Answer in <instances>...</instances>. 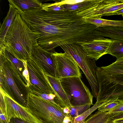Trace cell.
<instances>
[{
  "label": "cell",
  "instance_id": "cell-1",
  "mask_svg": "<svg viewBox=\"0 0 123 123\" xmlns=\"http://www.w3.org/2000/svg\"><path fill=\"white\" fill-rule=\"evenodd\" d=\"M97 27L74 12L64 10L48 12L41 28L48 51L53 52L58 46L69 44L81 45L101 38Z\"/></svg>",
  "mask_w": 123,
  "mask_h": 123
},
{
  "label": "cell",
  "instance_id": "cell-2",
  "mask_svg": "<svg viewBox=\"0 0 123 123\" xmlns=\"http://www.w3.org/2000/svg\"><path fill=\"white\" fill-rule=\"evenodd\" d=\"M4 44L7 51L22 61L28 59L38 45L32 32L19 13L9 28Z\"/></svg>",
  "mask_w": 123,
  "mask_h": 123
},
{
  "label": "cell",
  "instance_id": "cell-3",
  "mask_svg": "<svg viewBox=\"0 0 123 123\" xmlns=\"http://www.w3.org/2000/svg\"><path fill=\"white\" fill-rule=\"evenodd\" d=\"M0 90L20 105L26 107L29 91L27 83L11 61L0 50Z\"/></svg>",
  "mask_w": 123,
  "mask_h": 123
},
{
  "label": "cell",
  "instance_id": "cell-4",
  "mask_svg": "<svg viewBox=\"0 0 123 123\" xmlns=\"http://www.w3.org/2000/svg\"><path fill=\"white\" fill-rule=\"evenodd\" d=\"M26 108L43 123H73V118L70 113L64 112L58 104L45 100L30 91Z\"/></svg>",
  "mask_w": 123,
  "mask_h": 123
},
{
  "label": "cell",
  "instance_id": "cell-5",
  "mask_svg": "<svg viewBox=\"0 0 123 123\" xmlns=\"http://www.w3.org/2000/svg\"><path fill=\"white\" fill-rule=\"evenodd\" d=\"M60 47L65 52L72 56L82 70L90 86L92 94L97 100L99 86L96 74L98 67L96 61L88 56L80 45L69 44Z\"/></svg>",
  "mask_w": 123,
  "mask_h": 123
},
{
  "label": "cell",
  "instance_id": "cell-6",
  "mask_svg": "<svg viewBox=\"0 0 123 123\" xmlns=\"http://www.w3.org/2000/svg\"><path fill=\"white\" fill-rule=\"evenodd\" d=\"M96 74L99 86L97 101L115 98L123 101V73H108L98 67Z\"/></svg>",
  "mask_w": 123,
  "mask_h": 123
},
{
  "label": "cell",
  "instance_id": "cell-7",
  "mask_svg": "<svg viewBox=\"0 0 123 123\" xmlns=\"http://www.w3.org/2000/svg\"><path fill=\"white\" fill-rule=\"evenodd\" d=\"M60 80L72 106L93 105L94 97L80 77H68Z\"/></svg>",
  "mask_w": 123,
  "mask_h": 123
},
{
  "label": "cell",
  "instance_id": "cell-8",
  "mask_svg": "<svg viewBox=\"0 0 123 123\" xmlns=\"http://www.w3.org/2000/svg\"><path fill=\"white\" fill-rule=\"evenodd\" d=\"M0 111L9 123L12 118H17L26 123H43L35 117L27 108L16 102L0 90Z\"/></svg>",
  "mask_w": 123,
  "mask_h": 123
},
{
  "label": "cell",
  "instance_id": "cell-9",
  "mask_svg": "<svg viewBox=\"0 0 123 123\" xmlns=\"http://www.w3.org/2000/svg\"><path fill=\"white\" fill-rule=\"evenodd\" d=\"M55 77L60 79L73 77H81L77 64L70 54L66 52H51Z\"/></svg>",
  "mask_w": 123,
  "mask_h": 123
},
{
  "label": "cell",
  "instance_id": "cell-10",
  "mask_svg": "<svg viewBox=\"0 0 123 123\" xmlns=\"http://www.w3.org/2000/svg\"><path fill=\"white\" fill-rule=\"evenodd\" d=\"M27 64L31 84L29 90L53 94L46 74L41 68L31 57L27 60Z\"/></svg>",
  "mask_w": 123,
  "mask_h": 123
},
{
  "label": "cell",
  "instance_id": "cell-11",
  "mask_svg": "<svg viewBox=\"0 0 123 123\" xmlns=\"http://www.w3.org/2000/svg\"><path fill=\"white\" fill-rule=\"evenodd\" d=\"M112 40L105 38L94 40L81 46L87 55L96 61L106 54Z\"/></svg>",
  "mask_w": 123,
  "mask_h": 123
},
{
  "label": "cell",
  "instance_id": "cell-12",
  "mask_svg": "<svg viewBox=\"0 0 123 123\" xmlns=\"http://www.w3.org/2000/svg\"><path fill=\"white\" fill-rule=\"evenodd\" d=\"M51 52L47 51L38 45L35 48L31 57L45 74L55 77Z\"/></svg>",
  "mask_w": 123,
  "mask_h": 123
},
{
  "label": "cell",
  "instance_id": "cell-13",
  "mask_svg": "<svg viewBox=\"0 0 123 123\" xmlns=\"http://www.w3.org/2000/svg\"><path fill=\"white\" fill-rule=\"evenodd\" d=\"M47 78L55 96V102L62 108L72 107L65 91L62 85L60 79L46 74Z\"/></svg>",
  "mask_w": 123,
  "mask_h": 123
},
{
  "label": "cell",
  "instance_id": "cell-14",
  "mask_svg": "<svg viewBox=\"0 0 123 123\" xmlns=\"http://www.w3.org/2000/svg\"><path fill=\"white\" fill-rule=\"evenodd\" d=\"M123 8V0H100L96 7L93 18H101L105 15Z\"/></svg>",
  "mask_w": 123,
  "mask_h": 123
},
{
  "label": "cell",
  "instance_id": "cell-15",
  "mask_svg": "<svg viewBox=\"0 0 123 123\" xmlns=\"http://www.w3.org/2000/svg\"><path fill=\"white\" fill-rule=\"evenodd\" d=\"M9 9L0 29V44H4L5 36L9 29L14 21L19 11L9 4Z\"/></svg>",
  "mask_w": 123,
  "mask_h": 123
},
{
  "label": "cell",
  "instance_id": "cell-16",
  "mask_svg": "<svg viewBox=\"0 0 123 123\" xmlns=\"http://www.w3.org/2000/svg\"><path fill=\"white\" fill-rule=\"evenodd\" d=\"M9 4L19 12H26L42 8L43 4L37 0H8Z\"/></svg>",
  "mask_w": 123,
  "mask_h": 123
},
{
  "label": "cell",
  "instance_id": "cell-17",
  "mask_svg": "<svg viewBox=\"0 0 123 123\" xmlns=\"http://www.w3.org/2000/svg\"><path fill=\"white\" fill-rule=\"evenodd\" d=\"M99 35L112 40H123V27L106 26L99 27Z\"/></svg>",
  "mask_w": 123,
  "mask_h": 123
},
{
  "label": "cell",
  "instance_id": "cell-18",
  "mask_svg": "<svg viewBox=\"0 0 123 123\" xmlns=\"http://www.w3.org/2000/svg\"><path fill=\"white\" fill-rule=\"evenodd\" d=\"M85 18L87 22L94 25L96 26L97 28L106 26L123 27V20H111L100 18Z\"/></svg>",
  "mask_w": 123,
  "mask_h": 123
},
{
  "label": "cell",
  "instance_id": "cell-19",
  "mask_svg": "<svg viewBox=\"0 0 123 123\" xmlns=\"http://www.w3.org/2000/svg\"><path fill=\"white\" fill-rule=\"evenodd\" d=\"M89 115L84 123H107L111 118L108 111L102 112L98 111Z\"/></svg>",
  "mask_w": 123,
  "mask_h": 123
},
{
  "label": "cell",
  "instance_id": "cell-20",
  "mask_svg": "<svg viewBox=\"0 0 123 123\" xmlns=\"http://www.w3.org/2000/svg\"><path fill=\"white\" fill-rule=\"evenodd\" d=\"M0 49L2 50L5 56L11 61L21 76L26 80L23 75V72L24 69V65L23 61L18 59L7 51L6 49L4 44H0Z\"/></svg>",
  "mask_w": 123,
  "mask_h": 123
},
{
  "label": "cell",
  "instance_id": "cell-21",
  "mask_svg": "<svg viewBox=\"0 0 123 123\" xmlns=\"http://www.w3.org/2000/svg\"><path fill=\"white\" fill-rule=\"evenodd\" d=\"M107 99L96 101L91 108L81 114L73 118V123H84L86 119L94 111L104 105L106 102Z\"/></svg>",
  "mask_w": 123,
  "mask_h": 123
},
{
  "label": "cell",
  "instance_id": "cell-22",
  "mask_svg": "<svg viewBox=\"0 0 123 123\" xmlns=\"http://www.w3.org/2000/svg\"><path fill=\"white\" fill-rule=\"evenodd\" d=\"M106 54H109L117 59L123 57V40H112Z\"/></svg>",
  "mask_w": 123,
  "mask_h": 123
},
{
  "label": "cell",
  "instance_id": "cell-23",
  "mask_svg": "<svg viewBox=\"0 0 123 123\" xmlns=\"http://www.w3.org/2000/svg\"><path fill=\"white\" fill-rule=\"evenodd\" d=\"M106 99L107 100L105 103L98 108V111L102 112L109 111L119 104L118 98Z\"/></svg>",
  "mask_w": 123,
  "mask_h": 123
},
{
  "label": "cell",
  "instance_id": "cell-24",
  "mask_svg": "<svg viewBox=\"0 0 123 123\" xmlns=\"http://www.w3.org/2000/svg\"><path fill=\"white\" fill-rule=\"evenodd\" d=\"M91 106L90 105H87L72 106L69 108V113L72 117L74 118L86 111L90 108Z\"/></svg>",
  "mask_w": 123,
  "mask_h": 123
},
{
  "label": "cell",
  "instance_id": "cell-25",
  "mask_svg": "<svg viewBox=\"0 0 123 123\" xmlns=\"http://www.w3.org/2000/svg\"><path fill=\"white\" fill-rule=\"evenodd\" d=\"M29 91L33 94L40 97L45 100L52 103L57 104L55 102L54 100L55 97V95L53 94H47L41 92L33 91Z\"/></svg>",
  "mask_w": 123,
  "mask_h": 123
},
{
  "label": "cell",
  "instance_id": "cell-26",
  "mask_svg": "<svg viewBox=\"0 0 123 123\" xmlns=\"http://www.w3.org/2000/svg\"><path fill=\"white\" fill-rule=\"evenodd\" d=\"M118 105L108 111L110 115L123 112V101L118 100Z\"/></svg>",
  "mask_w": 123,
  "mask_h": 123
},
{
  "label": "cell",
  "instance_id": "cell-27",
  "mask_svg": "<svg viewBox=\"0 0 123 123\" xmlns=\"http://www.w3.org/2000/svg\"><path fill=\"white\" fill-rule=\"evenodd\" d=\"M23 61L24 67V69L23 72V75L27 81L28 86L29 87L31 85V84L30 81L29 74L27 66V60Z\"/></svg>",
  "mask_w": 123,
  "mask_h": 123
},
{
  "label": "cell",
  "instance_id": "cell-28",
  "mask_svg": "<svg viewBox=\"0 0 123 123\" xmlns=\"http://www.w3.org/2000/svg\"><path fill=\"white\" fill-rule=\"evenodd\" d=\"M83 0H62L60 2H56L61 5L64 4L72 5L82 2Z\"/></svg>",
  "mask_w": 123,
  "mask_h": 123
},
{
  "label": "cell",
  "instance_id": "cell-29",
  "mask_svg": "<svg viewBox=\"0 0 123 123\" xmlns=\"http://www.w3.org/2000/svg\"><path fill=\"white\" fill-rule=\"evenodd\" d=\"M110 121H113L117 120L123 119V112L110 115Z\"/></svg>",
  "mask_w": 123,
  "mask_h": 123
},
{
  "label": "cell",
  "instance_id": "cell-30",
  "mask_svg": "<svg viewBox=\"0 0 123 123\" xmlns=\"http://www.w3.org/2000/svg\"><path fill=\"white\" fill-rule=\"evenodd\" d=\"M122 15L123 17V8L115 11L114 12L107 14L105 15L104 16H109L115 15Z\"/></svg>",
  "mask_w": 123,
  "mask_h": 123
},
{
  "label": "cell",
  "instance_id": "cell-31",
  "mask_svg": "<svg viewBox=\"0 0 123 123\" xmlns=\"http://www.w3.org/2000/svg\"><path fill=\"white\" fill-rule=\"evenodd\" d=\"M0 123H10L5 115L0 111Z\"/></svg>",
  "mask_w": 123,
  "mask_h": 123
},
{
  "label": "cell",
  "instance_id": "cell-32",
  "mask_svg": "<svg viewBox=\"0 0 123 123\" xmlns=\"http://www.w3.org/2000/svg\"><path fill=\"white\" fill-rule=\"evenodd\" d=\"M10 123H26L24 121L17 118H12L10 120Z\"/></svg>",
  "mask_w": 123,
  "mask_h": 123
},
{
  "label": "cell",
  "instance_id": "cell-33",
  "mask_svg": "<svg viewBox=\"0 0 123 123\" xmlns=\"http://www.w3.org/2000/svg\"><path fill=\"white\" fill-rule=\"evenodd\" d=\"M115 62L116 63L123 64V57L117 59L116 61Z\"/></svg>",
  "mask_w": 123,
  "mask_h": 123
},
{
  "label": "cell",
  "instance_id": "cell-34",
  "mask_svg": "<svg viewBox=\"0 0 123 123\" xmlns=\"http://www.w3.org/2000/svg\"><path fill=\"white\" fill-rule=\"evenodd\" d=\"M113 121L115 123H123V119H119Z\"/></svg>",
  "mask_w": 123,
  "mask_h": 123
},
{
  "label": "cell",
  "instance_id": "cell-35",
  "mask_svg": "<svg viewBox=\"0 0 123 123\" xmlns=\"http://www.w3.org/2000/svg\"><path fill=\"white\" fill-rule=\"evenodd\" d=\"M107 123H115L113 121L110 120Z\"/></svg>",
  "mask_w": 123,
  "mask_h": 123
},
{
  "label": "cell",
  "instance_id": "cell-36",
  "mask_svg": "<svg viewBox=\"0 0 123 123\" xmlns=\"http://www.w3.org/2000/svg\"></svg>",
  "mask_w": 123,
  "mask_h": 123
}]
</instances>
